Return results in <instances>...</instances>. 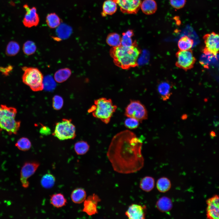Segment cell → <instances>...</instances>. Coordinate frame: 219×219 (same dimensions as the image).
Masks as SVG:
<instances>
[{"label": "cell", "mask_w": 219, "mask_h": 219, "mask_svg": "<svg viewBox=\"0 0 219 219\" xmlns=\"http://www.w3.org/2000/svg\"><path fill=\"white\" fill-rule=\"evenodd\" d=\"M142 144L141 140L128 130L115 135L106 153L114 170L120 173L129 174L141 170L144 164L141 153Z\"/></svg>", "instance_id": "1"}, {"label": "cell", "mask_w": 219, "mask_h": 219, "mask_svg": "<svg viewBox=\"0 0 219 219\" xmlns=\"http://www.w3.org/2000/svg\"><path fill=\"white\" fill-rule=\"evenodd\" d=\"M141 53L137 45L129 47L120 45L112 47L109 50L115 64L124 70L138 66L137 60Z\"/></svg>", "instance_id": "2"}, {"label": "cell", "mask_w": 219, "mask_h": 219, "mask_svg": "<svg viewBox=\"0 0 219 219\" xmlns=\"http://www.w3.org/2000/svg\"><path fill=\"white\" fill-rule=\"evenodd\" d=\"M117 108L110 99L102 97L94 100V105L89 109L95 117L100 119L104 123H108Z\"/></svg>", "instance_id": "3"}, {"label": "cell", "mask_w": 219, "mask_h": 219, "mask_svg": "<svg viewBox=\"0 0 219 219\" xmlns=\"http://www.w3.org/2000/svg\"><path fill=\"white\" fill-rule=\"evenodd\" d=\"M22 69L24 71L22 77L23 82L33 91L43 90V78L41 71L38 68L33 67H25Z\"/></svg>", "instance_id": "4"}, {"label": "cell", "mask_w": 219, "mask_h": 219, "mask_svg": "<svg viewBox=\"0 0 219 219\" xmlns=\"http://www.w3.org/2000/svg\"><path fill=\"white\" fill-rule=\"evenodd\" d=\"M53 135L61 140L73 139L76 136L75 127L71 119H63L56 124Z\"/></svg>", "instance_id": "5"}, {"label": "cell", "mask_w": 219, "mask_h": 219, "mask_svg": "<svg viewBox=\"0 0 219 219\" xmlns=\"http://www.w3.org/2000/svg\"><path fill=\"white\" fill-rule=\"evenodd\" d=\"M124 115L132 117L140 122L148 119V113L146 107L139 101L130 100L125 109Z\"/></svg>", "instance_id": "6"}, {"label": "cell", "mask_w": 219, "mask_h": 219, "mask_svg": "<svg viewBox=\"0 0 219 219\" xmlns=\"http://www.w3.org/2000/svg\"><path fill=\"white\" fill-rule=\"evenodd\" d=\"M176 66L179 68L187 71L193 68L196 62L193 50H179L176 54Z\"/></svg>", "instance_id": "7"}, {"label": "cell", "mask_w": 219, "mask_h": 219, "mask_svg": "<svg viewBox=\"0 0 219 219\" xmlns=\"http://www.w3.org/2000/svg\"><path fill=\"white\" fill-rule=\"evenodd\" d=\"M203 39L205 44L203 53L206 55L216 56L219 51L218 34L214 32L207 33L203 36Z\"/></svg>", "instance_id": "8"}, {"label": "cell", "mask_w": 219, "mask_h": 219, "mask_svg": "<svg viewBox=\"0 0 219 219\" xmlns=\"http://www.w3.org/2000/svg\"><path fill=\"white\" fill-rule=\"evenodd\" d=\"M39 165V163L35 162H26L24 164L20 171V180L23 187L26 188L29 187L28 179L34 173Z\"/></svg>", "instance_id": "9"}, {"label": "cell", "mask_w": 219, "mask_h": 219, "mask_svg": "<svg viewBox=\"0 0 219 219\" xmlns=\"http://www.w3.org/2000/svg\"><path fill=\"white\" fill-rule=\"evenodd\" d=\"M120 7L121 12L128 14H136L140 8L141 0H113Z\"/></svg>", "instance_id": "10"}, {"label": "cell", "mask_w": 219, "mask_h": 219, "mask_svg": "<svg viewBox=\"0 0 219 219\" xmlns=\"http://www.w3.org/2000/svg\"><path fill=\"white\" fill-rule=\"evenodd\" d=\"M23 7L26 11L23 20L24 26L29 28L37 26L40 19L36 8L33 7L30 8L27 5H24Z\"/></svg>", "instance_id": "11"}, {"label": "cell", "mask_w": 219, "mask_h": 219, "mask_svg": "<svg viewBox=\"0 0 219 219\" xmlns=\"http://www.w3.org/2000/svg\"><path fill=\"white\" fill-rule=\"evenodd\" d=\"M15 118L6 116L0 118V127L10 134H17L19 129L21 122L16 120Z\"/></svg>", "instance_id": "12"}, {"label": "cell", "mask_w": 219, "mask_h": 219, "mask_svg": "<svg viewBox=\"0 0 219 219\" xmlns=\"http://www.w3.org/2000/svg\"><path fill=\"white\" fill-rule=\"evenodd\" d=\"M100 201L99 197L95 193L89 196L83 202L84 207L82 211L89 216L97 214V205Z\"/></svg>", "instance_id": "13"}, {"label": "cell", "mask_w": 219, "mask_h": 219, "mask_svg": "<svg viewBox=\"0 0 219 219\" xmlns=\"http://www.w3.org/2000/svg\"><path fill=\"white\" fill-rule=\"evenodd\" d=\"M146 207L137 204H132L129 206L125 213L130 219H144Z\"/></svg>", "instance_id": "14"}, {"label": "cell", "mask_w": 219, "mask_h": 219, "mask_svg": "<svg viewBox=\"0 0 219 219\" xmlns=\"http://www.w3.org/2000/svg\"><path fill=\"white\" fill-rule=\"evenodd\" d=\"M207 218L210 219H219V197L215 195L207 200Z\"/></svg>", "instance_id": "15"}, {"label": "cell", "mask_w": 219, "mask_h": 219, "mask_svg": "<svg viewBox=\"0 0 219 219\" xmlns=\"http://www.w3.org/2000/svg\"><path fill=\"white\" fill-rule=\"evenodd\" d=\"M172 85L168 81H163L159 84L157 87L158 93L162 99L165 101L169 99L172 94Z\"/></svg>", "instance_id": "16"}, {"label": "cell", "mask_w": 219, "mask_h": 219, "mask_svg": "<svg viewBox=\"0 0 219 219\" xmlns=\"http://www.w3.org/2000/svg\"><path fill=\"white\" fill-rule=\"evenodd\" d=\"M140 8L146 15L154 14L157 9V5L155 0H144L141 2Z\"/></svg>", "instance_id": "17"}, {"label": "cell", "mask_w": 219, "mask_h": 219, "mask_svg": "<svg viewBox=\"0 0 219 219\" xmlns=\"http://www.w3.org/2000/svg\"><path fill=\"white\" fill-rule=\"evenodd\" d=\"M117 10V5L113 0H106L103 3V5L102 16H106L107 15H112Z\"/></svg>", "instance_id": "18"}, {"label": "cell", "mask_w": 219, "mask_h": 219, "mask_svg": "<svg viewBox=\"0 0 219 219\" xmlns=\"http://www.w3.org/2000/svg\"><path fill=\"white\" fill-rule=\"evenodd\" d=\"M86 193L82 188H77L72 192L71 198L72 201L75 203L79 204L84 201L86 199Z\"/></svg>", "instance_id": "19"}, {"label": "cell", "mask_w": 219, "mask_h": 219, "mask_svg": "<svg viewBox=\"0 0 219 219\" xmlns=\"http://www.w3.org/2000/svg\"><path fill=\"white\" fill-rule=\"evenodd\" d=\"M50 202L53 206L57 208L63 207L67 203L66 199L61 193L54 194L51 195Z\"/></svg>", "instance_id": "20"}, {"label": "cell", "mask_w": 219, "mask_h": 219, "mask_svg": "<svg viewBox=\"0 0 219 219\" xmlns=\"http://www.w3.org/2000/svg\"><path fill=\"white\" fill-rule=\"evenodd\" d=\"M134 35L133 30H129L122 33L121 37V45L126 47L137 45L136 41H133L132 37Z\"/></svg>", "instance_id": "21"}, {"label": "cell", "mask_w": 219, "mask_h": 219, "mask_svg": "<svg viewBox=\"0 0 219 219\" xmlns=\"http://www.w3.org/2000/svg\"><path fill=\"white\" fill-rule=\"evenodd\" d=\"M194 42L193 39L186 35L181 37L178 42V47L180 50H186L191 49Z\"/></svg>", "instance_id": "22"}, {"label": "cell", "mask_w": 219, "mask_h": 219, "mask_svg": "<svg viewBox=\"0 0 219 219\" xmlns=\"http://www.w3.org/2000/svg\"><path fill=\"white\" fill-rule=\"evenodd\" d=\"M157 208L162 212H167L170 210L172 207L171 200L166 197H163L159 199L156 203Z\"/></svg>", "instance_id": "23"}, {"label": "cell", "mask_w": 219, "mask_h": 219, "mask_svg": "<svg viewBox=\"0 0 219 219\" xmlns=\"http://www.w3.org/2000/svg\"><path fill=\"white\" fill-rule=\"evenodd\" d=\"M72 31L71 27L65 24H60L57 27L56 34L60 39L68 38L71 35Z\"/></svg>", "instance_id": "24"}, {"label": "cell", "mask_w": 219, "mask_h": 219, "mask_svg": "<svg viewBox=\"0 0 219 219\" xmlns=\"http://www.w3.org/2000/svg\"><path fill=\"white\" fill-rule=\"evenodd\" d=\"M155 186V180L151 176H146L143 178L141 180L140 187L143 190L148 192L151 190Z\"/></svg>", "instance_id": "25"}, {"label": "cell", "mask_w": 219, "mask_h": 219, "mask_svg": "<svg viewBox=\"0 0 219 219\" xmlns=\"http://www.w3.org/2000/svg\"><path fill=\"white\" fill-rule=\"evenodd\" d=\"M71 71L68 68L60 69L57 71L54 74V78L56 82L62 83L66 80L70 76Z\"/></svg>", "instance_id": "26"}, {"label": "cell", "mask_w": 219, "mask_h": 219, "mask_svg": "<svg viewBox=\"0 0 219 219\" xmlns=\"http://www.w3.org/2000/svg\"><path fill=\"white\" fill-rule=\"evenodd\" d=\"M106 41V43L112 47L121 45V36L116 33H111L108 35Z\"/></svg>", "instance_id": "27"}, {"label": "cell", "mask_w": 219, "mask_h": 219, "mask_svg": "<svg viewBox=\"0 0 219 219\" xmlns=\"http://www.w3.org/2000/svg\"><path fill=\"white\" fill-rule=\"evenodd\" d=\"M46 22L48 26L53 29L57 27L61 24V20L58 15L54 13H50L47 15Z\"/></svg>", "instance_id": "28"}, {"label": "cell", "mask_w": 219, "mask_h": 219, "mask_svg": "<svg viewBox=\"0 0 219 219\" xmlns=\"http://www.w3.org/2000/svg\"><path fill=\"white\" fill-rule=\"evenodd\" d=\"M55 179L52 174L47 173L44 175L41 180L42 186L46 189H50L54 185Z\"/></svg>", "instance_id": "29"}, {"label": "cell", "mask_w": 219, "mask_h": 219, "mask_svg": "<svg viewBox=\"0 0 219 219\" xmlns=\"http://www.w3.org/2000/svg\"><path fill=\"white\" fill-rule=\"evenodd\" d=\"M171 186V183L169 180L165 177L159 179L157 182V188L161 192H167L170 189Z\"/></svg>", "instance_id": "30"}, {"label": "cell", "mask_w": 219, "mask_h": 219, "mask_svg": "<svg viewBox=\"0 0 219 219\" xmlns=\"http://www.w3.org/2000/svg\"><path fill=\"white\" fill-rule=\"evenodd\" d=\"M17 113V110L14 107L4 105H0V118L6 116L15 117Z\"/></svg>", "instance_id": "31"}, {"label": "cell", "mask_w": 219, "mask_h": 219, "mask_svg": "<svg viewBox=\"0 0 219 219\" xmlns=\"http://www.w3.org/2000/svg\"><path fill=\"white\" fill-rule=\"evenodd\" d=\"M19 50L20 46L18 43L16 41H11L7 46L5 53L8 56H14L18 53Z\"/></svg>", "instance_id": "32"}, {"label": "cell", "mask_w": 219, "mask_h": 219, "mask_svg": "<svg viewBox=\"0 0 219 219\" xmlns=\"http://www.w3.org/2000/svg\"><path fill=\"white\" fill-rule=\"evenodd\" d=\"M89 146L86 142L80 141L76 142L75 145L74 149L78 155H83L88 151Z\"/></svg>", "instance_id": "33"}, {"label": "cell", "mask_w": 219, "mask_h": 219, "mask_svg": "<svg viewBox=\"0 0 219 219\" xmlns=\"http://www.w3.org/2000/svg\"><path fill=\"white\" fill-rule=\"evenodd\" d=\"M15 146L19 150L26 151L29 150L31 147V143L27 138L23 137L19 139L15 144Z\"/></svg>", "instance_id": "34"}, {"label": "cell", "mask_w": 219, "mask_h": 219, "mask_svg": "<svg viewBox=\"0 0 219 219\" xmlns=\"http://www.w3.org/2000/svg\"><path fill=\"white\" fill-rule=\"evenodd\" d=\"M23 49L25 54L27 55H30L35 52L36 47L33 42L31 40H28L26 41L23 44Z\"/></svg>", "instance_id": "35"}, {"label": "cell", "mask_w": 219, "mask_h": 219, "mask_svg": "<svg viewBox=\"0 0 219 219\" xmlns=\"http://www.w3.org/2000/svg\"><path fill=\"white\" fill-rule=\"evenodd\" d=\"M43 89L48 91L53 90L56 84L52 77L50 75L46 76L43 79Z\"/></svg>", "instance_id": "36"}, {"label": "cell", "mask_w": 219, "mask_h": 219, "mask_svg": "<svg viewBox=\"0 0 219 219\" xmlns=\"http://www.w3.org/2000/svg\"><path fill=\"white\" fill-rule=\"evenodd\" d=\"M140 122L138 120L135 118L127 117L124 121V124L127 128L134 129L138 127Z\"/></svg>", "instance_id": "37"}, {"label": "cell", "mask_w": 219, "mask_h": 219, "mask_svg": "<svg viewBox=\"0 0 219 219\" xmlns=\"http://www.w3.org/2000/svg\"><path fill=\"white\" fill-rule=\"evenodd\" d=\"M63 104V100L59 96L55 95L53 99V106L56 110H59L62 107Z\"/></svg>", "instance_id": "38"}, {"label": "cell", "mask_w": 219, "mask_h": 219, "mask_svg": "<svg viewBox=\"0 0 219 219\" xmlns=\"http://www.w3.org/2000/svg\"><path fill=\"white\" fill-rule=\"evenodd\" d=\"M171 6L176 9L182 8L185 5L186 0H169Z\"/></svg>", "instance_id": "39"}, {"label": "cell", "mask_w": 219, "mask_h": 219, "mask_svg": "<svg viewBox=\"0 0 219 219\" xmlns=\"http://www.w3.org/2000/svg\"><path fill=\"white\" fill-rule=\"evenodd\" d=\"M41 127L40 130V133L41 134L47 135L50 134L51 130L48 127L44 126Z\"/></svg>", "instance_id": "40"}, {"label": "cell", "mask_w": 219, "mask_h": 219, "mask_svg": "<svg viewBox=\"0 0 219 219\" xmlns=\"http://www.w3.org/2000/svg\"><path fill=\"white\" fill-rule=\"evenodd\" d=\"M210 135L212 138H214L216 136V133L214 131H212L210 133Z\"/></svg>", "instance_id": "41"}, {"label": "cell", "mask_w": 219, "mask_h": 219, "mask_svg": "<svg viewBox=\"0 0 219 219\" xmlns=\"http://www.w3.org/2000/svg\"><path fill=\"white\" fill-rule=\"evenodd\" d=\"M187 118V115L186 114H184L182 115L181 118L182 120H186Z\"/></svg>", "instance_id": "42"}, {"label": "cell", "mask_w": 219, "mask_h": 219, "mask_svg": "<svg viewBox=\"0 0 219 219\" xmlns=\"http://www.w3.org/2000/svg\"><path fill=\"white\" fill-rule=\"evenodd\" d=\"M3 67H0V71L2 72L3 71Z\"/></svg>", "instance_id": "43"}]
</instances>
